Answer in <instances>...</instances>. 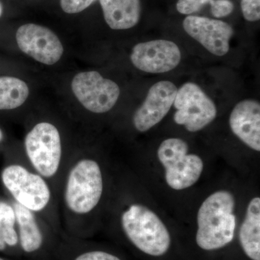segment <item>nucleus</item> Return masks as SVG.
<instances>
[{
    "instance_id": "obj_1",
    "label": "nucleus",
    "mask_w": 260,
    "mask_h": 260,
    "mask_svg": "<svg viewBox=\"0 0 260 260\" xmlns=\"http://www.w3.org/2000/svg\"><path fill=\"white\" fill-rule=\"evenodd\" d=\"M235 198L228 191H215L200 206L198 213V245L215 250L232 242L236 229Z\"/></svg>"
},
{
    "instance_id": "obj_2",
    "label": "nucleus",
    "mask_w": 260,
    "mask_h": 260,
    "mask_svg": "<svg viewBox=\"0 0 260 260\" xmlns=\"http://www.w3.org/2000/svg\"><path fill=\"white\" fill-rule=\"evenodd\" d=\"M126 237L140 251L154 256L164 255L171 245V236L160 218L144 205H131L121 215Z\"/></svg>"
},
{
    "instance_id": "obj_3",
    "label": "nucleus",
    "mask_w": 260,
    "mask_h": 260,
    "mask_svg": "<svg viewBox=\"0 0 260 260\" xmlns=\"http://www.w3.org/2000/svg\"><path fill=\"white\" fill-rule=\"evenodd\" d=\"M103 177L96 161L83 159L70 171L65 188L67 206L73 213L86 214L97 206L103 193Z\"/></svg>"
},
{
    "instance_id": "obj_4",
    "label": "nucleus",
    "mask_w": 260,
    "mask_h": 260,
    "mask_svg": "<svg viewBox=\"0 0 260 260\" xmlns=\"http://www.w3.org/2000/svg\"><path fill=\"white\" fill-rule=\"evenodd\" d=\"M189 146L180 138H169L159 146L158 157L166 170L168 185L182 190L199 180L204 164L198 155L188 154Z\"/></svg>"
},
{
    "instance_id": "obj_5",
    "label": "nucleus",
    "mask_w": 260,
    "mask_h": 260,
    "mask_svg": "<svg viewBox=\"0 0 260 260\" xmlns=\"http://www.w3.org/2000/svg\"><path fill=\"white\" fill-rule=\"evenodd\" d=\"M25 148L34 169L43 177L55 175L60 165L61 138L57 128L50 123L37 124L25 137Z\"/></svg>"
},
{
    "instance_id": "obj_6",
    "label": "nucleus",
    "mask_w": 260,
    "mask_h": 260,
    "mask_svg": "<svg viewBox=\"0 0 260 260\" xmlns=\"http://www.w3.org/2000/svg\"><path fill=\"white\" fill-rule=\"evenodd\" d=\"M173 105L177 109L174 121L191 133L203 129L217 116L216 106L213 101L200 86L190 82L177 90Z\"/></svg>"
},
{
    "instance_id": "obj_7",
    "label": "nucleus",
    "mask_w": 260,
    "mask_h": 260,
    "mask_svg": "<svg viewBox=\"0 0 260 260\" xmlns=\"http://www.w3.org/2000/svg\"><path fill=\"white\" fill-rule=\"evenodd\" d=\"M5 187L19 203L32 212L44 210L51 198L46 181L20 165H10L2 173Z\"/></svg>"
},
{
    "instance_id": "obj_8",
    "label": "nucleus",
    "mask_w": 260,
    "mask_h": 260,
    "mask_svg": "<svg viewBox=\"0 0 260 260\" xmlns=\"http://www.w3.org/2000/svg\"><path fill=\"white\" fill-rule=\"evenodd\" d=\"M71 86L80 104L95 114L110 111L120 95L119 85L96 71L78 73L73 78Z\"/></svg>"
},
{
    "instance_id": "obj_9",
    "label": "nucleus",
    "mask_w": 260,
    "mask_h": 260,
    "mask_svg": "<svg viewBox=\"0 0 260 260\" xmlns=\"http://www.w3.org/2000/svg\"><path fill=\"white\" fill-rule=\"evenodd\" d=\"M16 42L23 53L42 64H56L64 53L57 36L50 29L34 23L21 25L16 32Z\"/></svg>"
},
{
    "instance_id": "obj_10",
    "label": "nucleus",
    "mask_w": 260,
    "mask_h": 260,
    "mask_svg": "<svg viewBox=\"0 0 260 260\" xmlns=\"http://www.w3.org/2000/svg\"><path fill=\"white\" fill-rule=\"evenodd\" d=\"M135 68L145 73L160 74L175 69L180 63L179 47L164 39L140 43L133 47L130 55Z\"/></svg>"
},
{
    "instance_id": "obj_11",
    "label": "nucleus",
    "mask_w": 260,
    "mask_h": 260,
    "mask_svg": "<svg viewBox=\"0 0 260 260\" xmlns=\"http://www.w3.org/2000/svg\"><path fill=\"white\" fill-rule=\"evenodd\" d=\"M186 34L215 56L225 55L230 49L234 29L229 24L205 18L189 15L183 22Z\"/></svg>"
},
{
    "instance_id": "obj_12",
    "label": "nucleus",
    "mask_w": 260,
    "mask_h": 260,
    "mask_svg": "<svg viewBox=\"0 0 260 260\" xmlns=\"http://www.w3.org/2000/svg\"><path fill=\"white\" fill-rule=\"evenodd\" d=\"M177 90V86L169 80L154 84L133 116L136 129L144 133L161 121L174 104Z\"/></svg>"
},
{
    "instance_id": "obj_13",
    "label": "nucleus",
    "mask_w": 260,
    "mask_h": 260,
    "mask_svg": "<svg viewBox=\"0 0 260 260\" xmlns=\"http://www.w3.org/2000/svg\"><path fill=\"white\" fill-rule=\"evenodd\" d=\"M233 133L249 148L260 150V104L252 99L238 103L231 113Z\"/></svg>"
},
{
    "instance_id": "obj_14",
    "label": "nucleus",
    "mask_w": 260,
    "mask_h": 260,
    "mask_svg": "<svg viewBox=\"0 0 260 260\" xmlns=\"http://www.w3.org/2000/svg\"><path fill=\"white\" fill-rule=\"evenodd\" d=\"M106 23L113 30H126L138 23L140 0H99Z\"/></svg>"
},
{
    "instance_id": "obj_15",
    "label": "nucleus",
    "mask_w": 260,
    "mask_h": 260,
    "mask_svg": "<svg viewBox=\"0 0 260 260\" xmlns=\"http://www.w3.org/2000/svg\"><path fill=\"white\" fill-rule=\"evenodd\" d=\"M239 240L244 253L252 260H260V198L248 205L245 218L239 232Z\"/></svg>"
},
{
    "instance_id": "obj_16",
    "label": "nucleus",
    "mask_w": 260,
    "mask_h": 260,
    "mask_svg": "<svg viewBox=\"0 0 260 260\" xmlns=\"http://www.w3.org/2000/svg\"><path fill=\"white\" fill-rule=\"evenodd\" d=\"M15 217L20 230V244L26 252H34L42 246L43 237L31 210L19 203L14 204Z\"/></svg>"
},
{
    "instance_id": "obj_17",
    "label": "nucleus",
    "mask_w": 260,
    "mask_h": 260,
    "mask_svg": "<svg viewBox=\"0 0 260 260\" xmlns=\"http://www.w3.org/2000/svg\"><path fill=\"white\" fill-rule=\"evenodd\" d=\"M28 85L14 77H0V110H10L23 105L28 99Z\"/></svg>"
},
{
    "instance_id": "obj_18",
    "label": "nucleus",
    "mask_w": 260,
    "mask_h": 260,
    "mask_svg": "<svg viewBox=\"0 0 260 260\" xmlns=\"http://www.w3.org/2000/svg\"><path fill=\"white\" fill-rule=\"evenodd\" d=\"M16 222L15 210L5 202L0 203V251L6 245L15 246L18 242V234L15 229Z\"/></svg>"
},
{
    "instance_id": "obj_19",
    "label": "nucleus",
    "mask_w": 260,
    "mask_h": 260,
    "mask_svg": "<svg viewBox=\"0 0 260 260\" xmlns=\"http://www.w3.org/2000/svg\"><path fill=\"white\" fill-rule=\"evenodd\" d=\"M243 16L247 21L255 22L260 19V0H242Z\"/></svg>"
},
{
    "instance_id": "obj_20",
    "label": "nucleus",
    "mask_w": 260,
    "mask_h": 260,
    "mask_svg": "<svg viewBox=\"0 0 260 260\" xmlns=\"http://www.w3.org/2000/svg\"><path fill=\"white\" fill-rule=\"evenodd\" d=\"M95 0H60V6L64 13L76 14L93 4Z\"/></svg>"
},
{
    "instance_id": "obj_21",
    "label": "nucleus",
    "mask_w": 260,
    "mask_h": 260,
    "mask_svg": "<svg viewBox=\"0 0 260 260\" xmlns=\"http://www.w3.org/2000/svg\"><path fill=\"white\" fill-rule=\"evenodd\" d=\"M211 13L215 18H223L232 13L234 5L230 0H212Z\"/></svg>"
},
{
    "instance_id": "obj_22",
    "label": "nucleus",
    "mask_w": 260,
    "mask_h": 260,
    "mask_svg": "<svg viewBox=\"0 0 260 260\" xmlns=\"http://www.w3.org/2000/svg\"><path fill=\"white\" fill-rule=\"evenodd\" d=\"M207 3H208L207 0H179L177 10L181 14L191 15L200 11Z\"/></svg>"
},
{
    "instance_id": "obj_23",
    "label": "nucleus",
    "mask_w": 260,
    "mask_h": 260,
    "mask_svg": "<svg viewBox=\"0 0 260 260\" xmlns=\"http://www.w3.org/2000/svg\"><path fill=\"white\" fill-rule=\"evenodd\" d=\"M75 260H120L117 256L102 251H89L84 253Z\"/></svg>"
},
{
    "instance_id": "obj_24",
    "label": "nucleus",
    "mask_w": 260,
    "mask_h": 260,
    "mask_svg": "<svg viewBox=\"0 0 260 260\" xmlns=\"http://www.w3.org/2000/svg\"><path fill=\"white\" fill-rule=\"evenodd\" d=\"M3 5H2V3H0V17H1L2 15H3Z\"/></svg>"
},
{
    "instance_id": "obj_25",
    "label": "nucleus",
    "mask_w": 260,
    "mask_h": 260,
    "mask_svg": "<svg viewBox=\"0 0 260 260\" xmlns=\"http://www.w3.org/2000/svg\"><path fill=\"white\" fill-rule=\"evenodd\" d=\"M3 139V131H2L1 129H0V142L2 141Z\"/></svg>"
},
{
    "instance_id": "obj_26",
    "label": "nucleus",
    "mask_w": 260,
    "mask_h": 260,
    "mask_svg": "<svg viewBox=\"0 0 260 260\" xmlns=\"http://www.w3.org/2000/svg\"><path fill=\"white\" fill-rule=\"evenodd\" d=\"M207 1L208 2V3H210V1H212V0H207Z\"/></svg>"
},
{
    "instance_id": "obj_27",
    "label": "nucleus",
    "mask_w": 260,
    "mask_h": 260,
    "mask_svg": "<svg viewBox=\"0 0 260 260\" xmlns=\"http://www.w3.org/2000/svg\"><path fill=\"white\" fill-rule=\"evenodd\" d=\"M0 260H4L3 259V258H0Z\"/></svg>"
}]
</instances>
